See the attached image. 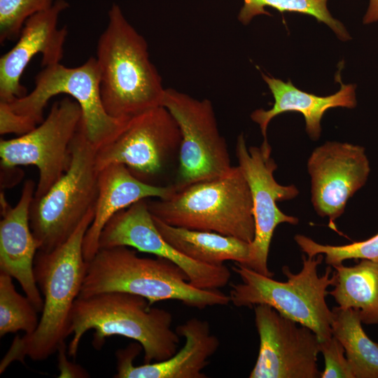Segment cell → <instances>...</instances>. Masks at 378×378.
<instances>
[{
	"mask_svg": "<svg viewBox=\"0 0 378 378\" xmlns=\"http://www.w3.org/2000/svg\"><path fill=\"white\" fill-rule=\"evenodd\" d=\"M94 209L83 218L72 235L50 252L38 251L34 272L43 296L42 316L34 332L16 336L0 363V374L14 361L25 357L44 360L57 351L70 335V316L85 276L83 252L85 233L92 222Z\"/></svg>",
	"mask_w": 378,
	"mask_h": 378,
	"instance_id": "1",
	"label": "cell"
},
{
	"mask_svg": "<svg viewBox=\"0 0 378 378\" xmlns=\"http://www.w3.org/2000/svg\"><path fill=\"white\" fill-rule=\"evenodd\" d=\"M103 106L111 117L129 119L162 106L165 89L146 41L113 4L97 46Z\"/></svg>",
	"mask_w": 378,
	"mask_h": 378,
	"instance_id": "2",
	"label": "cell"
},
{
	"mask_svg": "<svg viewBox=\"0 0 378 378\" xmlns=\"http://www.w3.org/2000/svg\"><path fill=\"white\" fill-rule=\"evenodd\" d=\"M172 314L151 307L145 298L125 292L110 291L78 297L70 316L73 337L68 354L75 357L83 335L93 329L92 346L99 350L107 337L122 336L139 342L144 352V363L159 362L176 351L180 336L172 328Z\"/></svg>",
	"mask_w": 378,
	"mask_h": 378,
	"instance_id": "3",
	"label": "cell"
},
{
	"mask_svg": "<svg viewBox=\"0 0 378 378\" xmlns=\"http://www.w3.org/2000/svg\"><path fill=\"white\" fill-rule=\"evenodd\" d=\"M110 291L142 296L150 305L158 301L176 300L187 306L204 309L230 302L229 295L219 290L192 286L186 272L169 260L140 257L136 251L125 246L99 248L86 261L78 297Z\"/></svg>",
	"mask_w": 378,
	"mask_h": 378,
	"instance_id": "4",
	"label": "cell"
},
{
	"mask_svg": "<svg viewBox=\"0 0 378 378\" xmlns=\"http://www.w3.org/2000/svg\"><path fill=\"white\" fill-rule=\"evenodd\" d=\"M153 216L176 227L214 232L251 243L255 235L253 203L240 168L197 181L167 199H147Z\"/></svg>",
	"mask_w": 378,
	"mask_h": 378,
	"instance_id": "5",
	"label": "cell"
},
{
	"mask_svg": "<svg viewBox=\"0 0 378 378\" xmlns=\"http://www.w3.org/2000/svg\"><path fill=\"white\" fill-rule=\"evenodd\" d=\"M323 259L321 253L313 257L302 254V267L298 273H293L288 266L282 267L286 281L274 280L235 262L232 269L241 282L230 285V302L237 307L267 304L282 316L310 328L320 342L326 340L332 335V312L326 298L329 295L328 288L335 285L337 276L330 265L322 276L318 274V267Z\"/></svg>",
	"mask_w": 378,
	"mask_h": 378,
	"instance_id": "6",
	"label": "cell"
},
{
	"mask_svg": "<svg viewBox=\"0 0 378 378\" xmlns=\"http://www.w3.org/2000/svg\"><path fill=\"white\" fill-rule=\"evenodd\" d=\"M96 148L82 122L71 144L67 171L42 197L32 200L29 225L38 250L50 252L64 244L95 207L99 171Z\"/></svg>",
	"mask_w": 378,
	"mask_h": 378,
	"instance_id": "7",
	"label": "cell"
},
{
	"mask_svg": "<svg viewBox=\"0 0 378 378\" xmlns=\"http://www.w3.org/2000/svg\"><path fill=\"white\" fill-rule=\"evenodd\" d=\"M43 68L35 77L31 92L11 102H4L17 115L27 132L44 120V109L48 101L59 94H66L79 104L86 135L96 149L125 127L130 118L111 117L104 109L96 57H90L76 67H66L59 62Z\"/></svg>",
	"mask_w": 378,
	"mask_h": 378,
	"instance_id": "8",
	"label": "cell"
},
{
	"mask_svg": "<svg viewBox=\"0 0 378 378\" xmlns=\"http://www.w3.org/2000/svg\"><path fill=\"white\" fill-rule=\"evenodd\" d=\"M181 141L172 114L163 106L155 107L130 118L115 136L96 149V167L99 171L121 164L145 183L167 186L166 176L178 165Z\"/></svg>",
	"mask_w": 378,
	"mask_h": 378,
	"instance_id": "9",
	"label": "cell"
},
{
	"mask_svg": "<svg viewBox=\"0 0 378 378\" xmlns=\"http://www.w3.org/2000/svg\"><path fill=\"white\" fill-rule=\"evenodd\" d=\"M162 106L174 117L181 135L178 165L172 183L176 190L230 172L233 167L227 145L220 133L210 100L167 88Z\"/></svg>",
	"mask_w": 378,
	"mask_h": 378,
	"instance_id": "10",
	"label": "cell"
},
{
	"mask_svg": "<svg viewBox=\"0 0 378 378\" xmlns=\"http://www.w3.org/2000/svg\"><path fill=\"white\" fill-rule=\"evenodd\" d=\"M71 98L56 101L48 116L29 132L0 141L1 168L37 167L36 199L43 196L71 164V144L83 116L79 104Z\"/></svg>",
	"mask_w": 378,
	"mask_h": 378,
	"instance_id": "11",
	"label": "cell"
},
{
	"mask_svg": "<svg viewBox=\"0 0 378 378\" xmlns=\"http://www.w3.org/2000/svg\"><path fill=\"white\" fill-rule=\"evenodd\" d=\"M272 148L268 141H262L260 147L247 148L243 134L237 137L236 156L250 188L255 235L250 243V255L244 265L262 275L272 277L267 266L270 243L274 232L281 223L297 225V217L283 213L276 202L290 200L299 193L294 185L282 186L275 180L274 172L277 165L271 158Z\"/></svg>",
	"mask_w": 378,
	"mask_h": 378,
	"instance_id": "12",
	"label": "cell"
},
{
	"mask_svg": "<svg viewBox=\"0 0 378 378\" xmlns=\"http://www.w3.org/2000/svg\"><path fill=\"white\" fill-rule=\"evenodd\" d=\"M254 312L260 347L249 377L320 378L317 335L267 304L254 306Z\"/></svg>",
	"mask_w": 378,
	"mask_h": 378,
	"instance_id": "13",
	"label": "cell"
},
{
	"mask_svg": "<svg viewBox=\"0 0 378 378\" xmlns=\"http://www.w3.org/2000/svg\"><path fill=\"white\" fill-rule=\"evenodd\" d=\"M125 246L138 251L153 254L173 262L187 274L189 283L200 289L218 290L230 279V271L224 265H208L185 255L158 231L147 204L139 200L113 216L103 228L99 249Z\"/></svg>",
	"mask_w": 378,
	"mask_h": 378,
	"instance_id": "14",
	"label": "cell"
},
{
	"mask_svg": "<svg viewBox=\"0 0 378 378\" xmlns=\"http://www.w3.org/2000/svg\"><path fill=\"white\" fill-rule=\"evenodd\" d=\"M307 171L313 207L335 227L334 222L344 213L349 199L365 184L370 167L363 147L327 141L312 151Z\"/></svg>",
	"mask_w": 378,
	"mask_h": 378,
	"instance_id": "15",
	"label": "cell"
},
{
	"mask_svg": "<svg viewBox=\"0 0 378 378\" xmlns=\"http://www.w3.org/2000/svg\"><path fill=\"white\" fill-rule=\"evenodd\" d=\"M69 6L65 0H55L27 20L18 42L0 57V102L9 103L27 93L20 79L36 55H41L43 67L60 62L68 31L66 26L58 28L57 22Z\"/></svg>",
	"mask_w": 378,
	"mask_h": 378,
	"instance_id": "16",
	"label": "cell"
},
{
	"mask_svg": "<svg viewBox=\"0 0 378 378\" xmlns=\"http://www.w3.org/2000/svg\"><path fill=\"white\" fill-rule=\"evenodd\" d=\"M175 331L185 338V344L169 358L134 366L133 361L139 354L141 345L136 342L116 352L115 378H205L202 370L209 358L218 350V337L211 332L208 321L197 318L188 319Z\"/></svg>",
	"mask_w": 378,
	"mask_h": 378,
	"instance_id": "17",
	"label": "cell"
},
{
	"mask_svg": "<svg viewBox=\"0 0 378 378\" xmlns=\"http://www.w3.org/2000/svg\"><path fill=\"white\" fill-rule=\"evenodd\" d=\"M36 186L33 180H27L14 206H10L1 195L0 272L15 279L37 311L41 312L43 298L34 272L39 246L29 225V209Z\"/></svg>",
	"mask_w": 378,
	"mask_h": 378,
	"instance_id": "18",
	"label": "cell"
},
{
	"mask_svg": "<svg viewBox=\"0 0 378 378\" xmlns=\"http://www.w3.org/2000/svg\"><path fill=\"white\" fill-rule=\"evenodd\" d=\"M175 191L172 184L153 186L141 181L121 164H111L99 170L94 218L83 244L85 260H91L99 250L101 232L116 213L141 200L167 199Z\"/></svg>",
	"mask_w": 378,
	"mask_h": 378,
	"instance_id": "19",
	"label": "cell"
},
{
	"mask_svg": "<svg viewBox=\"0 0 378 378\" xmlns=\"http://www.w3.org/2000/svg\"><path fill=\"white\" fill-rule=\"evenodd\" d=\"M262 77L274 99L270 109H256L251 114V120L260 127L263 141H268L267 130L269 123L282 113H300L305 120L307 133L311 139L316 141L321 136L322 117L328 109L335 107L353 108L356 106L355 85H344L340 81L341 88L338 92L332 95L319 97L299 90L290 80L285 83L264 74H262Z\"/></svg>",
	"mask_w": 378,
	"mask_h": 378,
	"instance_id": "20",
	"label": "cell"
},
{
	"mask_svg": "<svg viewBox=\"0 0 378 378\" xmlns=\"http://www.w3.org/2000/svg\"><path fill=\"white\" fill-rule=\"evenodd\" d=\"M163 238L188 258L208 265L232 260L245 265L250 255V243L214 232L190 230L168 225L153 216Z\"/></svg>",
	"mask_w": 378,
	"mask_h": 378,
	"instance_id": "21",
	"label": "cell"
},
{
	"mask_svg": "<svg viewBox=\"0 0 378 378\" xmlns=\"http://www.w3.org/2000/svg\"><path fill=\"white\" fill-rule=\"evenodd\" d=\"M332 267L337 281L329 295L338 306L357 310L365 325L378 324V262L361 260L351 267Z\"/></svg>",
	"mask_w": 378,
	"mask_h": 378,
	"instance_id": "22",
	"label": "cell"
},
{
	"mask_svg": "<svg viewBox=\"0 0 378 378\" xmlns=\"http://www.w3.org/2000/svg\"><path fill=\"white\" fill-rule=\"evenodd\" d=\"M332 335L344 348L354 378H378V343L365 333L358 312L334 307Z\"/></svg>",
	"mask_w": 378,
	"mask_h": 378,
	"instance_id": "23",
	"label": "cell"
},
{
	"mask_svg": "<svg viewBox=\"0 0 378 378\" xmlns=\"http://www.w3.org/2000/svg\"><path fill=\"white\" fill-rule=\"evenodd\" d=\"M328 0H243V6L238 13V20L243 24H248L253 18L270 15L266 7L280 12L298 13L311 15L318 22L328 25L342 41L351 38L342 22L334 18L327 6Z\"/></svg>",
	"mask_w": 378,
	"mask_h": 378,
	"instance_id": "24",
	"label": "cell"
},
{
	"mask_svg": "<svg viewBox=\"0 0 378 378\" xmlns=\"http://www.w3.org/2000/svg\"><path fill=\"white\" fill-rule=\"evenodd\" d=\"M13 277L0 272V337L22 330L32 333L39 323L38 312L30 300L15 289Z\"/></svg>",
	"mask_w": 378,
	"mask_h": 378,
	"instance_id": "25",
	"label": "cell"
},
{
	"mask_svg": "<svg viewBox=\"0 0 378 378\" xmlns=\"http://www.w3.org/2000/svg\"><path fill=\"white\" fill-rule=\"evenodd\" d=\"M294 239L307 256L324 254L326 263L332 267L350 259L378 262V232L366 240L341 246L321 244L303 234H295Z\"/></svg>",
	"mask_w": 378,
	"mask_h": 378,
	"instance_id": "26",
	"label": "cell"
},
{
	"mask_svg": "<svg viewBox=\"0 0 378 378\" xmlns=\"http://www.w3.org/2000/svg\"><path fill=\"white\" fill-rule=\"evenodd\" d=\"M54 0H0V42L19 37L27 20L52 6Z\"/></svg>",
	"mask_w": 378,
	"mask_h": 378,
	"instance_id": "27",
	"label": "cell"
},
{
	"mask_svg": "<svg viewBox=\"0 0 378 378\" xmlns=\"http://www.w3.org/2000/svg\"><path fill=\"white\" fill-rule=\"evenodd\" d=\"M320 353L325 363L320 378H354L344 348L335 337L320 342Z\"/></svg>",
	"mask_w": 378,
	"mask_h": 378,
	"instance_id": "28",
	"label": "cell"
},
{
	"mask_svg": "<svg viewBox=\"0 0 378 378\" xmlns=\"http://www.w3.org/2000/svg\"><path fill=\"white\" fill-rule=\"evenodd\" d=\"M66 345L62 344L58 349V368L59 377H88V372L80 366L74 365L66 357Z\"/></svg>",
	"mask_w": 378,
	"mask_h": 378,
	"instance_id": "29",
	"label": "cell"
},
{
	"mask_svg": "<svg viewBox=\"0 0 378 378\" xmlns=\"http://www.w3.org/2000/svg\"><path fill=\"white\" fill-rule=\"evenodd\" d=\"M378 22V0H368V6L363 22L365 24Z\"/></svg>",
	"mask_w": 378,
	"mask_h": 378,
	"instance_id": "30",
	"label": "cell"
}]
</instances>
